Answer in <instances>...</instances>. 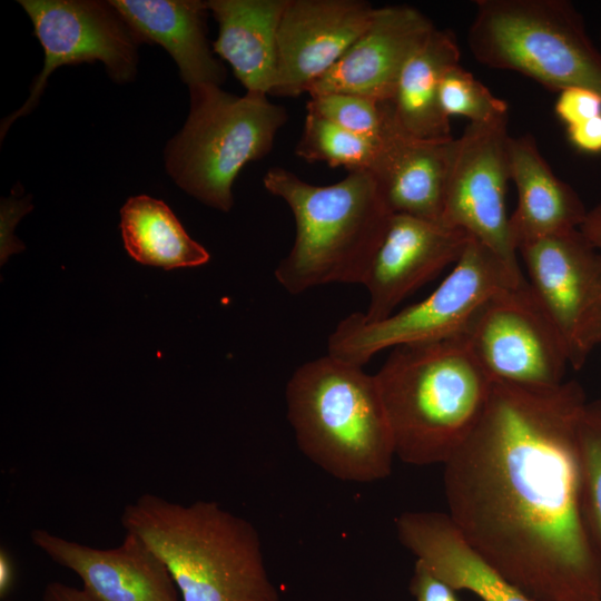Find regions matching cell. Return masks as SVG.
<instances>
[{
  "label": "cell",
  "instance_id": "6da1fadb",
  "mask_svg": "<svg viewBox=\"0 0 601 601\" xmlns=\"http://www.w3.org/2000/svg\"><path fill=\"white\" fill-rule=\"evenodd\" d=\"M577 381L494 382L477 426L443 464L447 514L534 601H601L580 490Z\"/></svg>",
  "mask_w": 601,
  "mask_h": 601
},
{
  "label": "cell",
  "instance_id": "7a4b0ae2",
  "mask_svg": "<svg viewBox=\"0 0 601 601\" xmlns=\"http://www.w3.org/2000/svg\"><path fill=\"white\" fill-rule=\"evenodd\" d=\"M375 377L395 456L418 466L444 464L462 446L494 383L461 336L396 346Z\"/></svg>",
  "mask_w": 601,
  "mask_h": 601
},
{
  "label": "cell",
  "instance_id": "3957f363",
  "mask_svg": "<svg viewBox=\"0 0 601 601\" xmlns=\"http://www.w3.org/2000/svg\"><path fill=\"white\" fill-rule=\"evenodd\" d=\"M161 559L184 601H279L256 528L214 501L145 493L120 515Z\"/></svg>",
  "mask_w": 601,
  "mask_h": 601
},
{
  "label": "cell",
  "instance_id": "277c9868",
  "mask_svg": "<svg viewBox=\"0 0 601 601\" xmlns=\"http://www.w3.org/2000/svg\"><path fill=\"white\" fill-rule=\"evenodd\" d=\"M264 187L290 208L295 240L275 269L290 294L329 283L364 284L392 219L370 170L348 171L338 183L312 185L284 168H270Z\"/></svg>",
  "mask_w": 601,
  "mask_h": 601
},
{
  "label": "cell",
  "instance_id": "5b68a950",
  "mask_svg": "<svg viewBox=\"0 0 601 601\" xmlns=\"http://www.w3.org/2000/svg\"><path fill=\"white\" fill-rule=\"evenodd\" d=\"M286 405L299 450L331 476L371 483L391 474L394 443L375 374L326 354L293 373Z\"/></svg>",
  "mask_w": 601,
  "mask_h": 601
},
{
  "label": "cell",
  "instance_id": "8992f818",
  "mask_svg": "<svg viewBox=\"0 0 601 601\" xmlns=\"http://www.w3.org/2000/svg\"><path fill=\"white\" fill-rule=\"evenodd\" d=\"M189 97L188 117L165 147V168L185 193L229 211L235 179L244 166L270 152L286 109L267 95L236 96L215 85L189 87Z\"/></svg>",
  "mask_w": 601,
  "mask_h": 601
},
{
  "label": "cell",
  "instance_id": "52a82bcc",
  "mask_svg": "<svg viewBox=\"0 0 601 601\" xmlns=\"http://www.w3.org/2000/svg\"><path fill=\"white\" fill-rule=\"evenodd\" d=\"M466 42L474 59L553 91L584 87L601 96V53L566 0H476Z\"/></svg>",
  "mask_w": 601,
  "mask_h": 601
},
{
  "label": "cell",
  "instance_id": "ba28073f",
  "mask_svg": "<svg viewBox=\"0 0 601 601\" xmlns=\"http://www.w3.org/2000/svg\"><path fill=\"white\" fill-rule=\"evenodd\" d=\"M525 280L471 237L452 272L426 298L381 321H367L363 313L346 316L329 335L327 354L363 367L386 348L459 336L491 297Z\"/></svg>",
  "mask_w": 601,
  "mask_h": 601
},
{
  "label": "cell",
  "instance_id": "9c48e42d",
  "mask_svg": "<svg viewBox=\"0 0 601 601\" xmlns=\"http://www.w3.org/2000/svg\"><path fill=\"white\" fill-rule=\"evenodd\" d=\"M459 336L494 382H563L569 365L564 345L526 280L491 297Z\"/></svg>",
  "mask_w": 601,
  "mask_h": 601
},
{
  "label": "cell",
  "instance_id": "30bf717a",
  "mask_svg": "<svg viewBox=\"0 0 601 601\" xmlns=\"http://www.w3.org/2000/svg\"><path fill=\"white\" fill-rule=\"evenodd\" d=\"M43 52V68L26 102L1 124V139L18 118L39 102L50 75L62 66L100 61L109 77L124 85L134 80L139 39L109 1L20 0Z\"/></svg>",
  "mask_w": 601,
  "mask_h": 601
},
{
  "label": "cell",
  "instance_id": "8fae6325",
  "mask_svg": "<svg viewBox=\"0 0 601 601\" xmlns=\"http://www.w3.org/2000/svg\"><path fill=\"white\" fill-rule=\"evenodd\" d=\"M518 254L569 366L580 370L601 344V250L579 228L525 243Z\"/></svg>",
  "mask_w": 601,
  "mask_h": 601
},
{
  "label": "cell",
  "instance_id": "7c38bea8",
  "mask_svg": "<svg viewBox=\"0 0 601 601\" xmlns=\"http://www.w3.org/2000/svg\"><path fill=\"white\" fill-rule=\"evenodd\" d=\"M472 124L454 138L442 224L466 231L522 274L506 214L508 120Z\"/></svg>",
  "mask_w": 601,
  "mask_h": 601
},
{
  "label": "cell",
  "instance_id": "4fadbf2b",
  "mask_svg": "<svg viewBox=\"0 0 601 601\" xmlns=\"http://www.w3.org/2000/svg\"><path fill=\"white\" fill-rule=\"evenodd\" d=\"M375 9L363 0H288L277 32L270 95L306 92L365 31Z\"/></svg>",
  "mask_w": 601,
  "mask_h": 601
},
{
  "label": "cell",
  "instance_id": "5bb4252c",
  "mask_svg": "<svg viewBox=\"0 0 601 601\" xmlns=\"http://www.w3.org/2000/svg\"><path fill=\"white\" fill-rule=\"evenodd\" d=\"M471 236L441 223L393 215L364 282L367 321H381L441 270L455 264Z\"/></svg>",
  "mask_w": 601,
  "mask_h": 601
},
{
  "label": "cell",
  "instance_id": "9a60e30c",
  "mask_svg": "<svg viewBox=\"0 0 601 601\" xmlns=\"http://www.w3.org/2000/svg\"><path fill=\"white\" fill-rule=\"evenodd\" d=\"M435 28L424 13L413 7L376 8L365 31L306 92L309 97L347 92L387 101L404 66Z\"/></svg>",
  "mask_w": 601,
  "mask_h": 601
},
{
  "label": "cell",
  "instance_id": "2e32d148",
  "mask_svg": "<svg viewBox=\"0 0 601 601\" xmlns=\"http://www.w3.org/2000/svg\"><path fill=\"white\" fill-rule=\"evenodd\" d=\"M30 539L55 563L76 573L98 601H179L165 563L132 532L111 549L91 548L43 529L32 530Z\"/></svg>",
  "mask_w": 601,
  "mask_h": 601
},
{
  "label": "cell",
  "instance_id": "e0dca14e",
  "mask_svg": "<svg viewBox=\"0 0 601 601\" xmlns=\"http://www.w3.org/2000/svg\"><path fill=\"white\" fill-rule=\"evenodd\" d=\"M378 151L371 173L393 215L442 224L454 138L425 140L402 131L388 105Z\"/></svg>",
  "mask_w": 601,
  "mask_h": 601
},
{
  "label": "cell",
  "instance_id": "ac0fdd59",
  "mask_svg": "<svg viewBox=\"0 0 601 601\" xmlns=\"http://www.w3.org/2000/svg\"><path fill=\"white\" fill-rule=\"evenodd\" d=\"M395 529L401 544L454 591L482 601H534L467 543L447 513L407 511Z\"/></svg>",
  "mask_w": 601,
  "mask_h": 601
},
{
  "label": "cell",
  "instance_id": "d6986e66",
  "mask_svg": "<svg viewBox=\"0 0 601 601\" xmlns=\"http://www.w3.org/2000/svg\"><path fill=\"white\" fill-rule=\"evenodd\" d=\"M510 179L518 205L509 217L516 249L529 242L579 229L588 214L578 193L560 179L541 155L530 134L510 136Z\"/></svg>",
  "mask_w": 601,
  "mask_h": 601
},
{
  "label": "cell",
  "instance_id": "ffe728a7",
  "mask_svg": "<svg viewBox=\"0 0 601 601\" xmlns=\"http://www.w3.org/2000/svg\"><path fill=\"white\" fill-rule=\"evenodd\" d=\"M140 42L161 46L176 62L189 87L221 86L226 69L206 37V1L110 0Z\"/></svg>",
  "mask_w": 601,
  "mask_h": 601
},
{
  "label": "cell",
  "instance_id": "44dd1931",
  "mask_svg": "<svg viewBox=\"0 0 601 601\" xmlns=\"http://www.w3.org/2000/svg\"><path fill=\"white\" fill-rule=\"evenodd\" d=\"M288 0H208L218 24L213 51L247 92L270 95L277 76V32Z\"/></svg>",
  "mask_w": 601,
  "mask_h": 601
},
{
  "label": "cell",
  "instance_id": "7402d4cb",
  "mask_svg": "<svg viewBox=\"0 0 601 601\" xmlns=\"http://www.w3.org/2000/svg\"><path fill=\"white\" fill-rule=\"evenodd\" d=\"M457 63L460 47L454 32L435 28L406 62L386 101L402 131L425 140L452 138L450 118L440 102V85L444 72Z\"/></svg>",
  "mask_w": 601,
  "mask_h": 601
},
{
  "label": "cell",
  "instance_id": "603a6c76",
  "mask_svg": "<svg viewBox=\"0 0 601 601\" xmlns=\"http://www.w3.org/2000/svg\"><path fill=\"white\" fill-rule=\"evenodd\" d=\"M120 230L126 250L142 265L195 267L210 258L164 201L146 195L130 197L121 207Z\"/></svg>",
  "mask_w": 601,
  "mask_h": 601
},
{
  "label": "cell",
  "instance_id": "cb8c5ba5",
  "mask_svg": "<svg viewBox=\"0 0 601 601\" xmlns=\"http://www.w3.org/2000/svg\"><path fill=\"white\" fill-rule=\"evenodd\" d=\"M582 518L601 589V398L588 401L578 422Z\"/></svg>",
  "mask_w": 601,
  "mask_h": 601
},
{
  "label": "cell",
  "instance_id": "d4e9b609",
  "mask_svg": "<svg viewBox=\"0 0 601 601\" xmlns=\"http://www.w3.org/2000/svg\"><path fill=\"white\" fill-rule=\"evenodd\" d=\"M378 146L380 141L361 137L306 112L295 152L297 157L309 162H326L331 167H344L348 171L371 170Z\"/></svg>",
  "mask_w": 601,
  "mask_h": 601
},
{
  "label": "cell",
  "instance_id": "484cf974",
  "mask_svg": "<svg viewBox=\"0 0 601 601\" xmlns=\"http://www.w3.org/2000/svg\"><path fill=\"white\" fill-rule=\"evenodd\" d=\"M440 102L444 114L461 116L472 124H485L508 118V102L495 97L460 63L450 67L440 85Z\"/></svg>",
  "mask_w": 601,
  "mask_h": 601
},
{
  "label": "cell",
  "instance_id": "4316f807",
  "mask_svg": "<svg viewBox=\"0 0 601 601\" xmlns=\"http://www.w3.org/2000/svg\"><path fill=\"white\" fill-rule=\"evenodd\" d=\"M312 112L361 137L380 141L385 112L383 102L347 92L312 96L306 105Z\"/></svg>",
  "mask_w": 601,
  "mask_h": 601
},
{
  "label": "cell",
  "instance_id": "83f0119b",
  "mask_svg": "<svg viewBox=\"0 0 601 601\" xmlns=\"http://www.w3.org/2000/svg\"><path fill=\"white\" fill-rule=\"evenodd\" d=\"M554 109L566 127L573 126L601 115V96L584 87H570L559 92Z\"/></svg>",
  "mask_w": 601,
  "mask_h": 601
},
{
  "label": "cell",
  "instance_id": "f1b7e54d",
  "mask_svg": "<svg viewBox=\"0 0 601 601\" xmlns=\"http://www.w3.org/2000/svg\"><path fill=\"white\" fill-rule=\"evenodd\" d=\"M411 591L416 601H459L455 591L417 560L414 565Z\"/></svg>",
  "mask_w": 601,
  "mask_h": 601
},
{
  "label": "cell",
  "instance_id": "f546056e",
  "mask_svg": "<svg viewBox=\"0 0 601 601\" xmlns=\"http://www.w3.org/2000/svg\"><path fill=\"white\" fill-rule=\"evenodd\" d=\"M32 206L28 200H18L13 197L6 198L1 203V256L2 260L4 257L10 255L12 252H18L23 248L20 243H18L12 237V229L14 228L16 223L21 216L28 213Z\"/></svg>",
  "mask_w": 601,
  "mask_h": 601
},
{
  "label": "cell",
  "instance_id": "4dcf8cb0",
  "mask_svg": "<svg viewBox=\"0 0 601 601\" xmlns=\"http://www.w3.org/2000/svg\"><path fill=\"white\" fill-rule=\"evenodd\" d=\"M566 134L569 141L578 150L587 154L601 152V115L566 127Z\"/></svg>",
  "mask_w": 601,
  "mask_h": 601
},
{
  "label": "cell",
  "instance_id": "1f68e13d",
  "mask_svg": "<svg viewBox=\"0 0 601 601\" xmlns=\"http://www.w3.org/2000/svg\"><path fill=\"white\" fill-rule=\"evenodd\" d=\"M42 601H98L83 588H75L62 582H50L42 593Z\"/></svg>",
  "mask_w": 601,
  "mask_h": 601
},
{
  "label": "cell",
  "instance_id": "d6a6232c",
  "mask_svg": "<svg viewBox=\"0 0 601 601\" xmlns=\"http://www.w3.org/2000/svg\"><path fill=\"white\" fill-rule=\"evenodd\" d=\"M580 229L584 236L601 250V201L588 210Z\"/></svg>",
  "mask_w": 601,
  "mask_h": 601
},
{
  "label": "cell",
  "instance_id": "836d02e7",
  "mask_svg": "<svg viewBox=\"0 0 601 601\" xmlns=\"http://www.w3.org/2000/svg\"><path fill=\"white\" fill-rule=\"evenodd\" d=\"M13 580H14L13 563L7 550L1 549V552H0V595L2 600H7V597L12 589Z\"/></svg>",
  "mask_w": 601,
  "mask_h": 601
},
{
  "label": "cell",
  "instance_id": "e575fe53",
  "mask_svg": "<svg viewBox=\"0 0 601 601\" xmlns=\"http://www.w3.org/2000/svg\"><path fill=\"white\" fill-rule=\"evenodd\" d=\"M599 51L601 53V31H600V46H599Z\"/></svg>",
  "mask_w": 601,
  "mask_h": 601
},
{
  "label": "cell",
  "instance_id": "d590c367",
  "mask_svg": "<svg viewBox=\"0 0 601 601\" xmlns=\"http://www.w3.org/2000/svg\"><path fill=\"white\" fill-rule=\"evenodd\" d=\"M3 601H11V600H8V599H7V600H3Z\"/></svg>",
  "mask_w": 601,
  "mask_h": 601
}]
</instances>
